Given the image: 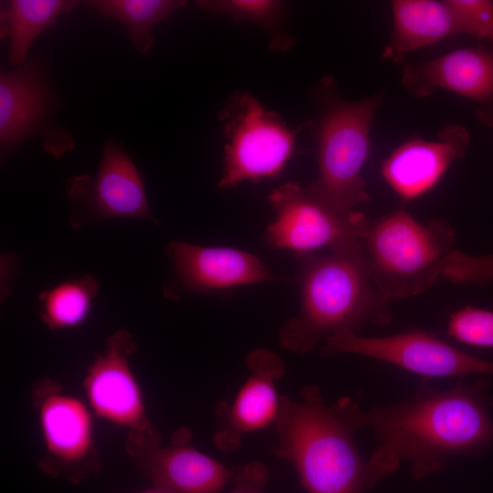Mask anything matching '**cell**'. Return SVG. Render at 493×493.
Segmentation results:
<instances>
[{"mask_svg": "<svg viewBox=\"0 0 493 493\" xmlns=\"http://www.w3.org/2000/svg\"><path fill=\"white\" fill-rule=\"evenodd\" d=\"M469 143L468 130L458 124L446 125L435 140L412 138L382 162V177L408 203L434 188L448 168L466 156Z\"/></svg>", "mask_w": 493, "mask_h": 493, "instance_id": "cell-14", "label": "cell"}, {"mask_svg": "<svg viewBox=\"0 0 493 493\" xmlns=\"http://www.w3.org/2000/svg\"><path fill=\"white\" fill-rule=\"evenodd\" d=\"M401 82L413 96L425 99L436 89H445L473 100L476 116L493 128V49L467 47L435 58L406 63Z\"/></svg>", "mask_w": 493, "mask_h": 493, "instance_id": "cell-13", "label": "cell"}, {"mask_svg": "<svg viewBox=\"0 0 493 493\" xmlns=\"http://www.w3.org/2000/svg\"><path fill=\"white\" fill-rule=\"evenodd\" d=\"M79 3L76 0H2L0 37H9L11 66L26 63L34 40L53 26L60 15L70 13Z\"/></svg>", "mask_w": 493, "mask_h": 493, "instance_id": "cell-19", "label": "cell"}, {"mask_svg": "<svg viewBox=\"0 0 493 493\" xmlns=\"http://www.w3.org/2000/svg\"><path fill=\"white\" fill-rule=\"evenodd\" d=\"M393 30L383 57L402 63L411 52L444 38L466 35L461 18L448 0H394L391 2Z\"/></svg>", "mask_w": 493, "mask_h": 493, "instance_id": "cell-18", "label": "cell"}, {"mask_svg": "<svg viewBox=\"0 0 493 493\" xmlns=\"http://www.w3.org/2000/svg\"><path fill=\"white\" fill-rule=\"evenodd\" d=\"M463 23L466 35L493 44V1L448 0Z\"/></svg>", "mask_w": 493, "mask_h": 493, "instance_id": "cell-25", "label": "cell"}, {"mask_svg": "<svg viewBox=\"0 0 493 493\" xmlns=\"http://www.w3.org/2000/svg\"><path fill=\"white\" fill-rule=\"evenodd\" d=\"M32 402L46 448L39 461L42 472L50 477H64L73 485L98 474L101 465L88 406L49 378L33 385Z\"/></svg>", "mask_w": 493, "mask_h": 493, "instance_id": "cell-9", "label": "cell"}, {"mask_svg": "<svg viewBox=\"0 0 493 493\" xmlns=\"http://www.w3.org/2000/svg\"><path fill=\"white\" fill-rule=\"evenodd\" d=\"M70 226L79 229L108 219L131 218L157 224L143 178L123 145L105 142L95 175H73L67 182Z\"/></svg>", "mask_w": 493, "mask_h": 493, "instance_id": "cell-10", "label": "cell"}, {"mask_svg": "<svg viewBox=\"0 0 493 493\" xmlns=\"http://www.w3.org/2000/svg\"><path fill=\"white\" fill-rule=\"evenodd\" d=\"M268 477V468L260 462L241 466L235 471L234 487L229 493H263Z\"/></svg>", "mask_w": 493, "mask_h": 493, "instance_id": "cell-26", "label": "cell"}, {"mask_svg": "<svg viewBox=\"0 0 493 493\" xmlns=\"http://www.w3.org/2000/svg\"><path fill=\"white\" fill-rule=\"evenodd\" d=\"M446 334L461 343L493 348V311L467 305L450 315Z\"/></svg>", "mask_w": 493, "mask_h": 493, "instance_id": "cell-23", "label": "cell"}, {"mask_svg": "<svg viewBox=\"0 0 493 493\" xmlns=\"http://www.w3.org/2000/svg\"><path fill=\"white\" fill-rule=\"evenodd\" d=\"M136 348L129 331L116 330L89 366L83 383L93 413L126 431L131 456L162 440L147 416L142 390L130 366Z\"/></svg>", "mask_w": 493, "mask_h": 493, "instance_id": "cell-8", "label": "cell"}, {"mask_svg": "<svg viewBox=\"0 0 493 493\" xmlns=\"http://www.w3.org/2000/svg\"><path fill=\"white\" fill-rule=\"evenodd\" d=\"M81 3L101 17L114 18L122 24L131 42L142 56L152 52L154 26L187 4L184 0H88Z\"/></svg>", "mask_w": 493, "mask_h": 493, "instance_id": "cell-20", "label": "cell"}, {"mask_svg": "<svg viewBox=\"0 0 493 493\" xmlns=\"http://www.w3.org/2000/svg\"><path fill=\"white\" fill-rule=\"evenodd\" d=\"M226 139L224 168L218 187L275 177L295 152L296 139L313 121L290 128L246 91H236L219 114Z\"/></svg>", "mask_w": 493, "mask_h": 493, "instance_id": "cell-6", "label": "cell"}, {"mask_svg": "<svg viewBox=\"0 0 493 493\" xmlns=\"http://www.w3.org/2000/svg\"><path fill=\"white\" fill-rule=\"evenodd\" d=\"M300 396L279 399L275 453L292 463L308 493H364L399 467L375 450L369 460L361 456L353 434L364 426V414L350 397L328 405L314 385Z\"/></svg>", "mask_w": 493, "mask_h": 493, "instance_id": "cell-1", "label": "cell"}, {"mask_svg": "<svg viewBox=\"0 0 493 493\" xmlns=\"http://www.w3.org/2000/svg\"><path fill=\"white\" fill-rule=\"evenodd\" d=\"M58 98L42 59L26 61L15 69L0 70V152L2 163L32 137L58 158L75 148L68 131L54 125Z\"/></svg>", "mask_w": 493, "mask_h": 493, "instance_id": "cell-7", "label": "cell"}, {"mask_svg": "<svg viewBox=\"0 0 493 493\" xmlns=\"http://www.w3.org/2000/svg\"><path fill=\"white\" fill-rule=\"evenodd\" d=\"M201 10L230 18L236 23H253L268 34L269 47L285 51L292 47L294 38L287 30V5L277 0H198Z\"/></svg>", "mask_w": 493, "mask_h": 493, "instance_id": "cell-22", "label": "cell"}, {"mask_svg": "<svg viewBox=\"0 0 493 493\" xmlns=\"http://www.w3.org/2000/svg\"><path fill=\"white\" fill-rule=\"evenodd\" d=\"M300 258L297 277L300 309L279 332L282 348L303 354L322 338L340 331L355 332L368 322L390 323V301L381 295L372 278L363 239Z\"/></svg>", "mask_w": 493, "mask_h": 493, "instance_id": "cell-3", "label": "cell"}, {"mask_svg": "<svg viewBox=\"0 0 493 493\" xmlns=\"http://www.w3.org/2000/svg\"><path fill=\"white\" fill-rule=\"evenodd\" d=\"M249 376L232 404L221 401L215 407L219 426L215 446L224 451L236 450L245 434L275 422L279 401L274 383L285 373L281 359L271 351L257 349L246 358Z\"/></svg>", "mask_w": 493, "mask_h": 493, "instance_id": "cell-15", "label": "cell"}, {"mask_svg": "<svg viewBox=\"0 0 493 493\" xmlns=\"http://www.w3.org/2000/svg\"><path fill=\"white\" fill-rule=\"evenodd\" d=\"M486 378L446 391L422 390L397 404L363 414L379 446L375 450L412 465L414 477L441 469L454 456L480 452L493 444Z\"/></svg>", "mask_w": 493, "mask_h": 493, "instance_id": "cell-2", "label": "cell"}, {"mask_svg": "<svg viewBox=\"0 0 493 493\" xmlns=\"http://www.w3.org/2000/svg\"><path fill=\"white\" fill-rule=\"evenodd\" d=\"M181 288L207 292L276 278L255 255L232 247L172 241L166 249Z\"/></svg>", "mask_w": 493, "mask_h": 493, "instance_id": "cell-16", "label": "cell"}, {"mask_svg": "<svg viewBox=\"0 0 493 493\" xmlns=\"http://www.w3.org/2000/svg\"><path fill=\"white\" fill-rule=\"evenodd\" d=\"M443 278L454 284L483 287L493 282V253L473 256L455 250L446 259Z\"/></svg>", "mask_w": 493, "mask_h": 493, "instance_id": "cell-24", "label": "cell"}, {"mask_svg": "<svg viewBox=\"0 0 493 493\" xmlns=\"http://www.w3.org/2000/svg\"><path fill=\"white\" fill-rule=\"evenodd\" d=\"M135 493H164V492L155 488L154 487H151V488H149L147 489L138 491V492H135Z\"/></svg>", "mask_w": 493, "mask_h": 493, "instance_id": "cell-27", "label": "cell"}, {"mask_svg": "<svg viewBox=\"0 0 493 493\" xmlns=\"http://www.w3.org/2000/svg\"><path fill=\"white\" fill-rule=\"evenodd\" d=\"M334 353L363 355L425 377L493 375V362L460 351L420 330L377 338L342 330L326 338L321 348V356Z\"/></svg>", "mask_w": 493, "mask_h": 493, "instance_id": "cell-11", "label": "cell"}, {"mask_svg": "<svg viewBox=\"0 0 493 493\" xmlns=\"http://www.w3.org/2000/svg\"><path fill=\"white\" fill-rule=\"evenodd\" d=\"M312 95L318 106L313 121L318 175L305 191L327 210L347 215L370 200L362 169L372 152V124L384 93L347 100L338 93L334 78L323 77Z\"/></svg>", "mask_w": 493, "mask_h": 493, "instance_id": "cell-4", "label": "cell"}, {"mask_svg": "<svg viewBox=\"0 0 493 493\" xmlns=\"http://www.w3.org/2000/svg\"><path fill=\"white\" fill-rule=\"evenodd\" d=\"M268 201L276 213L267 226L266 240L278 249H288L299 257L339 244L362 240L370 222L361 212L334 214L310 198L305 187L294 182L274 189Z\"/></svg>", "mask_w": 493, "mask_h": 493, "instance_id": "cell-12", "label": "cell"}, {"mask_svg": "<svg viewBox=\"0 0 493 493\" xmlns=\"http://www.w3.org/2000/svg\"><path fill=\"white\" fill-rule=\"evenodd\" d=\"M456 243L447 221L423 224L403 209L370 223L363 238L372 278L388 301L419 295L435 284Z\"/></svg>", "mask_w": 493, "mask_h": 493, "instance_id": "cell-5", "label": "cell"}, {"mask_svg": "<svg viewBox=\"0 0 493 493\" xmlns=\"http://www.w3.org/2000/svg\"><path fill=\"white\" fill-rule=\"evenodd\" d=\"M100 290L90 274L61 281L38 296L39 315L53 330L78 327L88 318Z\"/></svg>", "mask_w": 493, "mask_h": 493, "instance_id": "cell-21", "label": "cell"}, {"mask_svg": "<svg viewBox=\"0 0 493 493\" xmlns=\"http://www.w3.org/2000/svg\"><path fill=\"white\" fill-rule=\"evenodd\" d=\"M177 437L171 446L159 444L131 456L140 474L164 493H220L236 470Z\"/></svg>", "mask_w": 493, "mask_h": 493, "instance_id": "cell-17", "label": "cell"}]
</instances>
